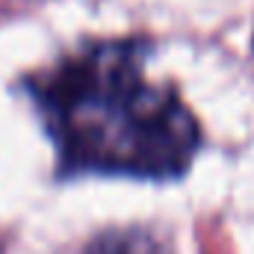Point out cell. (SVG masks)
Returning <instances> with one entry per match:
<instances>
[{
    "label": "cell",
    "instance_id": "6da1fadb",
    "mask_svg": "<svg viewBox=\"0 0 254 254\" xmlns=\"http://www.w3.org/2000/svg\"><path fill=\"white\" fill-rule=\"evenodd\" d=\"M148 54L145 39L86 42L27 77L63 178L178 181L190 172L201 127L175 86L148 77Z\"/></svg>",
    "mask_w": 254,
    "mask_h": 254
},
{
    "label": "cell",
    "instance_id": "7a4b0ae2",
    "mask_svg": "<svg viewBox=\"0 0 254 254\" xmlns=\"http://www.w3.org/2000/svg\"><path fill=\"white\" fill-rule=\"evenodd\" d=\"M83 254H175L157 234L145 228H110L101 231Z\"/></svg>",
    "mask_w": 254,
    "mask_h": 254
}]
</instances>
